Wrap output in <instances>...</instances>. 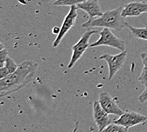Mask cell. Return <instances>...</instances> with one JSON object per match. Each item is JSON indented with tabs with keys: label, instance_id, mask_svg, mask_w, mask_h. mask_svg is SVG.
Segmentation results:
<instances>
[{
	"label": "cell",
	"instance_id": "cell-16",
	"mask_svg": "<svg viewBox=\"0 0 147 132\" xmlns=\"http://www.w3.org/2000/svg\"><path fill=\"white\" fill-rule=\"evenodd\" d=\"M138 80L145 87H147V67L144 66Z\"/></svg>",
	"mask_w": 147,
	"mask_h": 132
},
{
	"label": "cell",
	"instance_id": "cell-11",
	"mask_svg": "<svg viewBox=\"0 0 147 132\" xmlns=\"http://www.w3.org/2000/svg\"><path fill=\"white\" fill-rule=\"evenodd\" d=\"M143 13H147V2L133 1L125 5L122 11L123 17H138Z\"/></svg>",
	"mask_w": 147,
	"mask_h": 132
},
{
	"label": "cell",
	"instance_id": "cell-1",
	"mask_svg": "<svg viewBox=\"0 0 147 132\" xmlns=\"http://www.w3.org/2000/svg\"><path fill=\"white\" fill-rule=\"evenodd\" d=\"M38 67L34 61H24L14 72L0 79V96H7L28 85L34 77Z\"/></svg>",
	"mask_w": 147,
	"mask_h": 132
},
{
	"label": "cell",
	"instance_id": "cell-9",
	"mask_svg": "<svg viewBox=\"0 0 147 132\" xmlns=\"http://www.w3.org/2000/svg\"><path fill=\"white\" fill-rule=\"evenodd\" d=\"M93 115L94 123L98 128L99 131H103L107 126L111 123V119L109 114L103 110L98 100H95L93 103Z\"/></svg>",
	"mask_w": 147,
	"mask_h": 132
},
{
	"label": "cell",
	"instance_id": "cell-5",
	"mask_svg": "<svg viewBox=\"0 0 147 132\" xmlns=\"http://www.w3.org/2000/svg\"><path fill=\"white\" fill-rule=\"evenodd\" d=\"M127 52L126 50L121 51L117 55H110L105 53L101 55L100 59L105 60L109 67V79L114 78L116 73L120 70L125 62Z\"/></svg>",
	"mask_w": 147,
	"mask_h": 132
},
{
	"label": "cell",
	"instance_id": "cell-21",
	"mask_svg": "<svg viewBox=\"0 0 147 132\" xmlns=\"http://www.w3.org/2000/svg\"><path fill=\"white\" fill-rule=\"evenodd\" d=\"M60 31V28H59V27H55L53 29V30H52V32H53V33L55 34V35H56V34L59 35Z\"/></svg>",
	"mask_w": 147,
	"mask_h": 132
},
{
	"label": "cell",
	"instance_id": "cell-3",
	"mask_svg": "<svg viewBox=\"0 0 147 132\" xmlns=\"http://www.w3.org/2000/svg\"><path fill=\"white\" fill-rule=\"evenodd\" d=\"M100 46H107L114 48L121 51L125 50L124 41L116 36L109 28H103L102 31L100 32V38L90 45V47H96Z\"/></svg>",
	"mask_w": 147,
	"mask_h": 132
},
{
	"label": "cell",
	"instance_id": "cell-13",
	"mask_svg": "<svg viewBox=\"0 0 147 132\" xmlns=\"http://www.w3.org/2000/svg\"><path fill=\"white\" fill-rule=\"evenodd\" d=\"M129 129L125 128L123 126L119 125L116 124L115 123H110L109 125L104 129L103 131L106 132H124V131H128Z\"/></svg>",
	"mask_w": 147,
	"mask_h": 132
},
{
	"label": "cell",
	"instance_id": "cell-4",
	"mask_svg": "<svg viewBox=\"0 0 147 132\" xmlns=\"http://www.w3.org/2000/svg\"><path fill=\"white\" fill-rule=\"evenodd\" d=\"M97 33L96 30H88L83 33L79 39V40L76 43L75 45H74L72 47V53L69 64H68L69 69H71L73 66L75 65V64L78 62L82 57V55L84 53V52L86 51L88 48L90 47L89 41L91 36L94 34Z\"/></svg>",
	"mask_w": 147,
	"mask_h": 132
},
{
	"label": "cell",
	"instance_id": "cell-17",
	"mask_svg": "<svg viewBox=\"0 0 147 132\" xmlns=\"http://www.w3.org/2000/svg\"><path fill=\"white\" fill-rule=\"evenodd\" d=\"M8 51L5 48L0 50V67L4 66L6 60L8 58Z\"/></svg>",
	"mask_w": 147,
	"mask_h": 132
},
{
	"label": "cell",
	"instance_id": "cell-8",
	"mask_svg": "<svg viewBox=\"0 0 147 132\" xmlns=\"http://www.w3.org/2000/svg\"><path fill=\"white\" fill-rule=\"evenodd\" d=\"M146 119V116L136 112L129 111L124 112L123 114L119 116V119L114 120V123L129 129L135 125L143 123Z\"/></svg>",
	"mask_w": 147,
	"mask_h": 132
},
{
	"label": "cell",
	"instance_id": "cell-19",
	"mask_svg": "<svg viewBox=\"0 0 147 132\" xmlns=\"http://www.w3.org/2000/svg\"><path fill=\"white\" fill-rule=\"evenodd\" d=\"M9 72L8 71V70L6 69V67L5 66L0 67V79L5 78V76H7Z\"/></svg>",
	"mask_w": 147,
	"mask_h": 132
},
{
	"label": "cell",
	"instance_id": "cell-14",
	"mask_svg": "<svg viewBox=\"0 0 147 132\" xmlns=\"http://www.w3.org/2000/svg\"><path fill=\"white\" fill-rule=\"evenodd\" d=\"M85 1V0H57L53 3V5L55 6H71L77 5L81 2Z\"/></svg>",
	"mask_w": 147,
	"mask_h": 132
},
{
	"label": "cell",
	"instance_id": "cell-18",
	"mask_svg": "<svg viewBox=\"0 0 147 132\" xmlns=\"http://www.w3.org/2000/svg\"><path fill=\"white\" fill-rule=\"evenodd\" d=\"M138 100L141 103H143L147 101V87H146L145 90L139 96Z\"/></svg>",
	"mask_w": 147,
	"mask_h": 132
},
{
	"label": "cell",
	"instance_id": "cell-10",
	"mask_svg": "<svg viewBox=\"0 0 147 132\" xmlns=\"http://www.w3.org/2000/svg\"><path fill=\"white\" fill-rule=\"evenodd\" d=\"M76 7L86 12L89 15L88 20L99 17L103 14L98 0H85L78 3Z\"/></svg>",
	"mask_w": 147,
	"mask_h": 132
},
{
	"label": "cell",
	"instance_id": "cell-6",
	"mask_svg": "<svg viewBox=\"0 0 147 132\" xmlns=\"http://www.w3.org/2000/svg\"><path fill=\"white\" fill-rule=\"evenodd\" d=\"M78 9L76 7V5H73L70 7L68 14L64 18L62 27L60 28V31L53 42V47L56 48L59 46L63 37L75 24L76 18L78 17Z\"/></svg>",
	"mask_w": 147,
	"mask_h": 132
},
{
	"label": "cell",
	"instance_id": "cell-7",
	"mask_svg": "<svg viewBox=\"0 0 147 132\" xmlns=\"http://www.w3.org/2000/svg\"><path fill=\"white\" fill-rule=\"evenodd\" d=\"M98 102L107 114L121 116L124 113L108 92L104 91L100 94Z\"/></svg>",
	"mask_w": 147,
	"mask_h": 132
},
{
	"label": "cell",
	"instance_id": "cell-15",
	"mask_svg": "<svg viewBox=\"0 0 147 132\" xmlns=\"http://www.w3.org/2000/svg\"><path fill=\"white\" fill-rule=\"evenodd\" d=\"M4 66L6 67V69L8 70L9 74L11 73L14 72L18 68V66L16 63L14 62V60L11 59L10 57H8L7 59L6 60Z\"/></svg>",
	"mask_w": 147,
	"mask_h": 132
},
{
	"label": "cell",
	"instance_id": "cell-12",
	"mask_svg": "<svg viewBox=\"0 0 147 132\" xmlns=\"http://www.w3.org/2000/svg\"><path fill=\"white\" fill-rule=\"evenodd\" d=\"M126 27L129 29L133 35L136 38L147 41V27L145 28H139V27H133L127 22H125Z\"/></svg>",
	"mask_w": 147,
	"mask_h": 132
},
{
	"label": "cell",
	"instance_id": "cell-20",
	"mask_svg": "<svg viewBox=\"0 0 147 132\" xmlns=\"http://www.w3.org/2000/svg\"><path fill=\"white\" fill-rule=\"evenodd\" d=\"M141 58H142L143 66L147 67V53H141Z\"/></svg>",
	"mask_w": 147,
	"mask_h": 132
},
{
	"label": "cell",
	"instance_id": "cell-2",
	"mask_svg": "<svg viewBox=\"0 0 147 132\" xmlns=\"http://www.w3.org/2000/svg\"><path fill=\"white\" fill-rule=\"evenodd\" d=\"M122 9L123 8L120 7L114 10L104 12L100 17L84 22L81 27L82 28L103 27V28H109L117 31H120L126 27L124 17L122 15Z\"/></svg>",
	"mask_w": 147,
	"mask_h": 132
}]
</instances>
